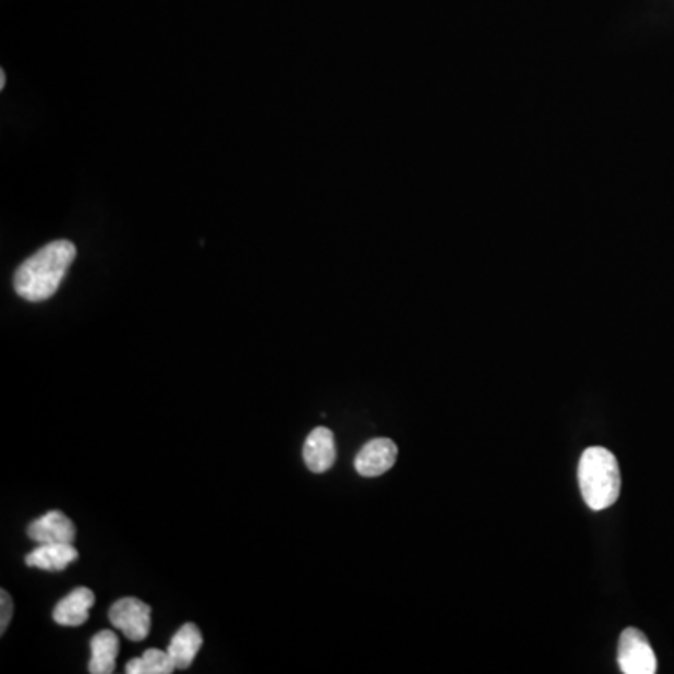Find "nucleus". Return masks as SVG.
I'll list each match as a JSON object with an SVG mask.
<instances>
[{
    "label": "nucleus",
    "mask_w": 674,
    "mask_h": 674,
    "mask_svg": "<svg viewBox=\"0 0 674 674\" xmlns=\"http://www.w3.org/2000/svg\"><path fill=\"white\" fill-rule=\"evenodd\" d=\"M75 255V245L68 240H57L44 245L15 270V292L34 304L46 302L59 291Z\"/></svg>",
    "instance_id": "1"
},
{
    "label": "nucleus",
    "mask_w": 674,
    "mask_h": 674,
    "mask_svg": "<svg viewBox=\"0 0 674 674\" xmlns=\"http://www.w3.org/2000/svg\"><path fill=\"white\" fill-rule=\"evenodd\" d=\"M577 478L585 503L594 511L611 508L621 496V467L607 448L592 446L585 449L577 467Z\"/></svg>",
    "instance_id": "2"
},
{
    "label": "nucleus",
    "mask_w": 674,
    "mask_h": 674,
    "mask_svg": "<svg viewBox=\"0 0 674 674\" xmlns=\"http://www.w3.org/2000/svg\"><path fill=\"white\" fill-rule=\"evenodd\" d=\"M616 658L624 674L658 673L654 648L650 647L647 635L642 634L641 629L628 628L622 631Z\"/></svg>",
    "instance_id": "3"
},
{
    "label": "nucleus",
    "mask_w": 674,
    "mask_h": 674,
    "mask_svg": "<svg viewBox=\"0 0 674 674\" xmlns=\"http://www.w3.org/2000/svg\"><path fill=\"white\" fill-rule=\"evenodd\" d=\"M109 621L127 635L130 641H143L151 634L153 609L137 598H122L109 609Z\"/></svg>",
    "instance_id": "4"
},
{
    "label": "nucleus",
    "mask_w": 674,
    "mask_h": 674,
    "mask_svg": "<svg viewBox=\"0 0 674 674\" xmlns=\"http://www.w3.org/2000/svg\"><path fill=\"white\" fill-rule=\"evenodd\" d=\"M397 446L390 438H373L365 443L354 459V469L360 477L377 478L396 465Z\"/></svg>",
    "instance_id": "5"
},
{
    "label": "nucleus",
    "mask_w": 674,
    "mask_h": 674,
    "mask_svg": "<svg viewBox=\"0 0 674 674\" xmlns=\"http://www.w3.org/2000/svg\"><path fill=\"white\" fill-rule=\"evenodd\" d=\"M75 525L72 519L60 509H51L46 516L34 519L28 525L27 534L31 540L41 543H73L75 540Z\"/></svg>",
    "instance_id": "6"
},
{
    "label": "nucleus",
    "mask_w": 674,
    "mask_h": 674,
    "mask_svg": "<svg viewBox=\"0 0 674 674\" xmlns=\"http://www.w3.org/2000/svg\"><path fill=\"white\" fill-rule=\"evenodd\" d=\"M304 464L311 472L321 474L336 464V436L328 428H315L304 443Z\"/></svg>",
    "instance_id": "7"
},
{
    "label": "nucleus",
    "mask_w": 674,
    "mask_h": 674,
    "mask_svg": "<svg viewBox=\"0 0 674 674\" xmlns=\"http://www.w3.org/2000/svg\"><path fill=\"white\" fill-rule=\"evenodd\" d=\"M77 558H80V553L72 543H41L40 547L34 549L25 556V562L31 568L59 574Z\"/></svg>",
    "instance_id": "8"
},
{
    "label": "nucleus",
    "mask_w": 674,
    "mask_h": 674,
    "mask_svg": "<svg viewBox=\"0 0 674 674\" xmlns=\"http://www.w3.org/2000/svg\"><path fill=\"white\" fill-rule=\"evenodd\" d=\"M94 592L91 589H75L73 592L62 598L53 611V621L60 626H81L88 621V613L94 607Z\"/></svg>",
    "instance_id": "9"
},
{
    "label": "nucleus",
    "mask_w": 674,
    "mask_h": 674,
    "mask_svg": "<svg viewBox=\"0 0 674 674\" xmlns=\"http://www.w3.org/2000/svg\"><path fill=\"white\" fill-rule=\"evenodd\" d=\"M201 647H203L201 629L192 622H188L177 634L172 635L167 652L171 655L174 667L188 669L192 667L193 660L197 658Z\"/></svg>",
    "instance_id": "10"
},
{
    "label": "nucleus",
    "mask_w": 674,
    "mask_h": 674,
    "mask_svg": "<svg viewBox=\"0 0 674 674\" xmlns=\"http://www.w3.org/2000/svg\"><path fill=\"white\" fill-rule=\"evenodd\" d=\"M119 637L104 629L94 635L91 641V663L88 671L93 674H111L117 667V655H119Z\"/></svg>",
    "instance_id": "11"
},
{
    "label": "nucleus",
    "mask_w": 674,
    "mask_h": 674,
    "mask_svg": "<svg viewBox=\"0 0 674 674\" xmlns=\"http://www.w3.org/2000/svg\"><path fill=\"white\" fill-rule=\"evenodd\" d=\"M174 669L169 652L158 648H148L141 658L127 663V674H171Z\"/></svg>",
    "instance_id": "12"
},
{
    "label": "nucleus",
    "mask_w": 674,
    "mask_h": 674,
    "mask_svg": "<svg viewBox=\"0 0 674 674\" xmlns=\"http://www.w3.org/2000/svg\"><path fill=\"white\" fill-rule=\"evenodd\" d=\"M0 634H7L12 615H14V603L12 598L8 594L7 590H0Z\"/></svg>",
    "instance_id": "13"
},
{
    "label": "nucleus",
    "mask_w": 674,
    "mask_h": 674,
    "mask_svg": "<svg viewBox=\"0 0 674 674\" xmlns=\"http://www.w3.org/2000/svg\"><path fill=\"white\" fill-rule=\"evenodd\" d=\"M7 86V75L4 72L0 73V88H4Z\"/></svg>",
    "instance_id": "14"
}]
</instances>
